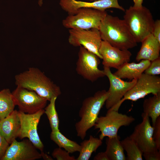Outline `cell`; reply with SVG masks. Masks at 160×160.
Instances as JSON below:
<instances>
[{
    "label": "cell",
    "instance_id": "cell-13",
    "mask_svg": "<svg viewBox=\"0 0 160 160\" xmlns=\"http://www.w3.org/2000/svg\"><path fill=\"white\" fill-rule=\"evenodd\" d=\"M143 121L135 127L129 137L136 144L143 153L157 149L153 138V127L149 117L143 113Z\"/></svg>",
    "mask_w": 160,
    "mask_h": 160
},
{
    "label": "cell",
    "instance_id": "cell-12",
    "mask_svg": "<svg viewBox=\"0 0 160 160\" xmlns=\"http://www.w3.org/2000/svg\"><path fill=\"white\" fill-rule=\"evenodd\" d=\"M103 68L105 75L110 83L109 88L108 91L109 96L105 103L106 108L108 109L120 101L134 85L137 79H134L129 81H124L112 73L110 68L105 67Z\"/></svg>",
    "mask_w": 160,
    "mask_h": 160
},
{
    "label": "cell",
    "instance_id": "cell-10",
    "mask_svg": "<svg viewBox=\"0 0 160 160\" xmlns=\"http://www.w3.org/2000/svg\"><path fill=\"white\" fill-rule=\"evenodd\" d=\"M18 112L20 123L18 137L21 139L28 138L37 149L43 152L44 146L38 134L37 126L41 117L44 113V110L41 109L32 114L25 113L20 110Z\"/></svg>",
    "mask_w": 160,
    "mask_h": 160
},
{
    "label": "cell",
    "instance_id": "cell-15",
    "mask_svg": "<svg viewBox=\"0 0 160 160\" xmlns=\"http://www.w3.org/2000/svg\"><path fill=\"white\" fill-rule=\"evenodd\" d=\"M99 52L102 57L103 67L117 69L124 63L129 62L132 55L128 50H121L103 40Z\"/></svg>",
    "mask_w": 160,
    "mask_h": 160
},
{
    "label": "cell",
    "instance_id": "cell-25",
    "mask_svg": "<svg viewBox=\"0 0 160 160\" xmlns=\"http://www.w3.org/2000/svg\"><path fill=\"white\" fill-rule=\"evenodd\" d=\"M124 150L127 152V160H142L143 153L136 143L129 137L121 141Z\"/></svg>",
    "mask_w": 160,
    "mask_h": 160
},
{
    "label": "cell",
    "instance_id": "cell-36",
    "mask_svg": "<svg viewBox=\"0 0 160 160\" xmlns=\"http://www.w3.org/2000/svg\"><path fill=\"white\" fill-rule=\"evenodd\" d=\"M42 1L43 0H39L38 1V4L40 6L42 5L43 3Z\"/></svg>",
    "mask_w": 160,
    "mask_h": 160
},
{
    "label": "cell",
    "instance_id": "cell-21",
    "mask_svg": "<svg viewBox=\"0 0 160 160\" xmlns=\"http://www.w3.org/2000/svg\"><path fill=\"white\" fill-rule=\"evenodd\" d=\"M143 107V113L151 118L153 126L160 116V92L145 99Z\"/></svg>",
    "mask_w": 160,
    "mask_h": 160
},
{
    "label": "cell",
    "instance_id": "cell-34",
    "mask_svg": "<svg viewBox=\"0 0 160 160\" xmlns=\"http://www.w3.org/2000/svg\"><path fill=\"white\" fill-rule=\"evenodd\" d=\"M134 3L133 7L135 8H140L143 6V0H133Z\"/></svg>",
    "mask_w": 160,
    "mask_h": 160
},
{
    "label": "cell",
    "instance_id": "cell-3",
    "mask_svg": "<svg viewBox=\"0 0 160 160\" xmlns=\"http://www.w3.org/2000/svg\"><path fill=\"white\" fill-rule=\"evenodd\" d=\"M108 96V91L103 90L83 101L79 112L80 119L75 125L77 135L82 140L84 139L88 130L94 126Z\"/></svg>",
    "mask_w": 160,
    "mask_h": 160
},
{
    "label": "cell",
    "instance_id": "cell-11",
    "mask_svg": "<svg viewBox=\"0 0 160 160\" xmlns=\"http://www.w3.org/2000/svg\"><path fill=\"white\" fill-rule=\"evenodd\" d=\"M12 93L16 106L26 113H33L44 109L48 101L34 91L20 87L17 86Z\"/></svg>",
    "mask_w": 160,
    "mask_h": 160
},
{
    "label": "cell",
    "instance_id": "cell-32",
    "mask_svg": "<svg viewBox=\"0 0 160 160\" xmlns=\"http://www.w3.org/2000/svg\"><path fill=\"white\" fill-rule=\"evenodd\" d=\"M152 34L160 43V20L157 19L154 21Z\"/></svg>",
    "mask_w": 160,
    "mask_h": 160
},
{
    "label": "cell",
    "instance_id": "cell-33",
    "mask_svg": "<svg viewBox=\"0 0 160 160\" xmlns=\"http://www.w3.org/2000/svg\"><path fill=\"white\" fill-rule=\"evenodd\" d=\"M94 160H109L105 151L98 153L94 158Z\"/></svg>",
    "mask_w": 160,
    "mask_h": 160
},
{
    "label": "cell",
    "instance_id": "cell-29",
    "mask_svg": "<svg viewBox=\"0 0 160 160\" xmlns=\"http://www.w3.org/2000/svg\"><path fill=\"white\" fill-rule=\"evenodd\" d=\"M153 127V138L157 148L160 150V116L156 119Z\"/></svg>",
    "mask_w": 160,
    "mask_h": 160
},
{
    "label": "cell",
    "instance_id": "cell-4",
    "mask_svg": "<svg viewBox=\"0 0 160 160\" xmlns=\"http://www.w3.org/2000/svg\"><path fill=\"white\" fill-rule=\"evenodd\" d=\"M123 20L137 43L152 34L154 20L150 10L143 6H131L125 11Z\"/></svg>",
    "mask_w": 160,
    "mask_h": 160
},
{
    "label": "cell",
    "instance_id": "cell-27",
    "mask_svg": "<svg viewBox=\"0 0 160 160\" xmlns=\"http://www.w3.org/2000/svg\"><path fill=\"white\" fill-rule=\"evenodd\" d=\"M69 153L60 148L55 149L52 153V156L57 160H76L73 156H70Z\"/></svg>",
    "mask_w": 160,
    "mask_h": 160
},
{
    "label": "cell",
    "instance_id": "cell-2",
    "mask_svg": "<svg viewBox=\"0 0 160 160\" xmlns=\"http://www.w3.org/2000/svg\"><path fill=\"white\" fill-rule=\"evenodd\" d=\"M17 87L34 91L40 96L50 101L53 97L61 94L59 86L38 68L31 67L15 75Z\"/></svg>",
    "mask_w": 160,
    "mask_h": 160
},
{
    "label": "cell",
    "instance_id": "cell-1",
    "mask_svg": "<svg viewBox=\"0 0 160 160\" xmlns=\"http://www.w3.org/2000/svg\"><path fill=\"white\" fill-rule=\"evenodd\" d=\"M99 31L103 41L122 50H128L137 45L124 20L107 14L101 21Z\"/></svg>",
    "mask_w": 160,
    "mask_h": 160
},
{
    "label": "cell",
    "instance_id": "cell-8",
    "mask_svg": "<svg viewBox=\"0 0 160 160\" xmlns=\"http://www.w3.org/2000/svg\"><path fill=\"white\" fill-rule=\"evenodd\" d=\"M99 57L82 46H80L76 63L77 73L84 79L92 82L105 76L103 70L98 66L100 63Z\"/></svg>",
    "mask_w": 160,
    "mask_h": 160
},
{
    "label": "cell",
    "instance_id": "cell-31",
    "mask_svg": "<svg viewBox=\"0 0 160 160\" xmlns=\"http://www.w3.org/2000/svg\"><path fill=\"white\" fill-rule=\"evenodd\" d=\"M9 144L0 132V160H1L8 148Z\"/></svg>",
    "mask_w": 160,
    "mask_h": 160
},
{
    "label": "cell",
    "instance_id": "cell-37",
    "mask_svg": "<svg viewBox=\"0 0 160 160\" xmlns=\"http://www.w3.org/2000/svg\"><path fill=\"white\" fill-rule=\"evenodd\" d=\"M87 0L89 1H92L97 0Z\"/></svg>",
    "mask_w": 160,
    "mask_h": 160
},
{
    "label": "cell",
    "instance_id": "cell-24",
    "mask_svg": "<svg viewBox=\"0 0 160 160\" xmlns=\"http://www.w3.org/2000/svg\"><path fill=\"white\" fill-rule=\"evenodd\" d=\"M15 106L12 92L9 89L0 91V121L11 113Z\"/></svg>",
    "mask_w": 160,
    "mask_h": 160
},
{
    "label": "cell",
    "instance_id": "cell-9",
    "mask_svg": "<svg viewBox=\"0 0 160 160\" xmlns=\"http://www.w3.org/2000/svg\"><path fill=\"white\" fill-rule=\"evenodd\" d=\"M69 33L68 41L71 45L75 47L82 46L102 59L99 52L102 41L99 29H70Z\"/></svg>",
    "mask_w": 160,
    "mask_h": 160
},
{
    "label": "cell",
    "instance_id": "cell-6",
    "mask_svg": "<svg viewBox=\"0 0 160 160\" xmlns=\"http://www.w3.org/2000/svg\"><path fill=\"white\" fill-rule=\"evenodd\" d=\"M160 92V77L143 73L137 79L132 87L128 91L116 105L109 109L118 111L122 103L129 100L135 101L150 94L153 95Z\"/></svg>",
    "mask_w": 160,
    "mask_h": 160
},
{
    "label": "cell",
    "instance_id": "cell-30",
    "mask_svg": "<svg viewBox=\"0 0 160 160\" xmlns=\"http://www.w3.org/2000/svg\"><path fill=\"white\" fill-rule=\"evenodd\" d=\"M143 156L146 160H160V152L156 149L143 153Z\"/></svg>",
    "mask_w": 160,
    "mask_h": 160
},
{
    "label": "cell",
    "instance_id": "cell-19",
    "mask_svg": "<svg viewBox=\"0 0 160 160\" xmlns=\"http://www.w3.org/2000/svg\"><path fill=\"white\" fill-rule=\"evenodd\" d=\"M141 43L140 49L136 57L137 61L142 60L151 61L160 57V43L152 34L145 38Z\"/></svg>",
    "mask_w": 160,
    "mask_h": 160
},
{
    "label": "cell",
    "instance_id": "cell-5",
    "mask_svg": "<svg viewBox=\"0 0 160 160\" xmlns=\"http://www.w3.org/2000/svg\"><path fill=\"white\" fill-rule=\"evenodd\" d=\"M107 14L106 11L87 8L77 9L74 15H68L62 21L63 25L69 29H99L100 23Z\"/></svg>",
    "mask_w": 160,
    "mask_h": 160
},
{
    "label": "cell",
    "instance_id": "cell-20",
    "mask_svg": "<svg viewBox=\"0 0 160 160\" xmlns=\"http://www.w3.org/2000/svg\"><path fill=\"white\" fill-rule=\"evenodd\" d=\"M120 137L117 136L106 139L105 152L109 160H126L124 149L120 140Z\"/></svg>",
    "mask_w": 160,
    "mask_h": 160
},
{
    "label": "cell",
    "instance_id": "cell-14",
    "mask_svg": "<svg viewBox=\"0 0 160 160\" xmlns=\"http://www.w3.org/2000/svg\"><path fill=\"white\" fill-rule=\"evenodd\" d=\"M42 158L41 153L28 139L10 144L1 160H35Z\"/></svg>",
    "mask_w": 160,
    "mask_h": 160
},
{
    "label": "cell",
    "instance_id": "cell-28",
    "mask_svg": "<svg viewBox=\"0 0 160 160\" xmlns=\"http://www.w3.org/2000/svg\"><path fill=\"white\" fill-rule=\"evenodd\" d=\"M144 73L152 76H157L160 74V58L151 61L148 67L144 71Z\"/></svg>",
    "mask_w": 160,
    "mask_h": 160
},
{
    "label": "cell",
    "instance_id": "cell-22",
    "mask_svg": "<svg viewBox=\"0 0 160 160\" xmlns=\"http://www.w3.org/2000/svg\"><path fill=\"white\" fill-rule=\"evenodd\" d=\"M102 140L90 135L88 139L84 140L80 143L81 149L76 160H88L94 152L102 145Z\"/></svg>",
    "mask_w": 160,
    "mask_h": 160
},
{
    "label": "cell",
    "instance_id": "cell-18",
    "mask_svg": "<svg viewBox=\"0 0 160 160\" xmlns=\"http://www.w3.org/2000/svg\"><path fill=\"white\" fill-rule=\"evenodd\" d=\"M151 63L148 60H142L138 63L127 62L122 65L113 74L121 79H137Z\"/></svg>",
    "mask_w": 160,
    "mask_h": 160
},
{
    "label": "cell",
    "instance_id": "cell-16",
    "mask_svg": "<svg viewBox=\"0 0 160 160\" xmlns=\"http://www.w3.org/2000/svg\"><path fill=\"white\" fill-rule=\"evenodd\" d=\"M60 5L68 15H74L76 10L80 8H87L100 10L114 8L123 11L125 10L119 4L118 0H97L85 2L76 0H60Z\"/></svg>",
    "mask_w": 160,
    "mask_h": 160
},
{
    "label": "cell",
    "instance_id": "cell-35",
    "mask_svg": "<svg viewBox=\"0 0 160 160\" xmlns=\"http://www.w3.org/2000/svg\"><path fill=\"white\" fill-rule=\"evenodd\" d=\"M41 154L42 156V157L44 160H51L53 159L51 156H49L47 154L44 153L43 151L41 152Z\"/></svg>",
    "mask_w": 160,
    "mask_h": 160
},
{
    "label": "cell",
    "instance_id": "cell-23",
    "mask_svg": "<svg viewBox=\"0 0 160 160\" xmlns=\"http://www.w3.org/2000/svg\"><path fill=\"white\" fill-rule=\"evenodd\" d=\"M50 138L59 148H63L70 153L79 152L80 150V145L68 139L60 132V130L52 131Z\"/></svg>",
    "mask_w": 160,
    "mask_h": 160
},
{
    "label": "cell",
    "instance_id": "cell-7",
    "mask_svg": "<svg viewBox=\"0 0 160 160\" xmlns=\"http://www.w3.org/2000/svg\"><path fill=\"white\" fill-rule=\"evenodd\" d=\"M108 110L105 116L98 117L94 126L95 129H99L100 132L99 138L102 140L106 137L117 136L121 127L128 126L135 120L132 116L119 113L118 111Z\"/></svg>",
    "mask_w": 160,
    "mask_h": 160
},
{
    "label": "cell",
    "instance_id": "cell-17",
    "mask_svg": "<svg viewBox=\"0 0 160 160\" xmlns=\"http://www.w3.org/2000/svg\"><path fill=\"white\" fill-rule=\"evenodd\" d=\"M20 123L18 111L14 110L0 121V132L9 144L18 137Z\"/></svg>",
    "mask_w": 160,
    "mask_h": 160
},
{
    "label": "cell",
    "instance_id": "cell-26",
    "mask_svg": "<svg viewBox=\"0 0 160 160\" xmlns=\"http://www.w3.org/2000/svg\"><path fill=\"white\" fill-rule=\"evenodd\" d=\"M57 97H53L49 101L50 103L45 108L44 113L49 120L52 131L60 130L59 120L55 108V102Z\"/></svg>",
    "mask_w": 160,
    "mask_h": 160
}]
</instances>
